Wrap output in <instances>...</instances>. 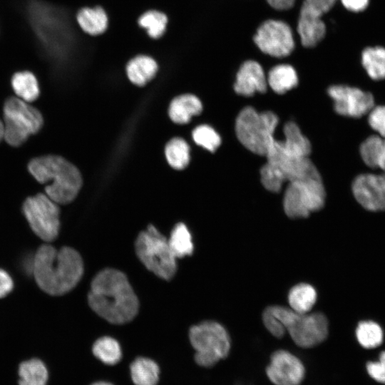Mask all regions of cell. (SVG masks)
<instances>
[{
  "mask_svg": "<svg viewBox=\"0 0 385 385\" xmlns=\"http://www.w3.org/2000/svg\"><path fill=\"white\" fill-rule=\"evenodd\" d=\"M88 302L98 315L115 324L133 319L139 307L138 297L127 277L115 269H105L95 276Z\"/></svg>",
  "mask_w": 385,
  "mask_h": 385,
  "instance_id": "1",
  "label": "cell"
},
{
  "mask_svg": "<svg viewBox=\"0 0 385 385\" xmlns=\"http://www.w3.org/2000/svg\"><path fill=\"white\" fill-rule=\"evenodd\" d=\"M83 262L73 248L56 250L43 245L33 258L32 274L39 288L46 293L59 296L73 289L81 279Z\"/></svg>",
  "mask_w": 385,
  "mask_h": 385,
  "instance_id": "2",
  "label": "cell"
},
{
  "mask_svg": "<svg viewBox=\"0 0 385 385\" xmlns=\"http://www.w3.org/2000/svg\"><path fill=\"white\" fill-rule=\"evenodd\" d=\"M28 169L38 183H51L46 186L45 192L58 205L72 202L82 186L78 168L60 155L34 158L29 161Z\"/></svg>",
  "mask_w": 385,
  "mask_h": 385,
  "instance_id": "3",
  "label": "cell"
},
{
  "mask_svg": "<svg viewBox=\"0 0 385 385\" xmlns=\"http://www.w3.org/2000/svg\"><path fill=\"white\" fill-rule=\"evenodd\" d=\"M267 309L300 347L316 346L328 335V321L322 313L300 314L282 306H271Z\"/></svg>",
  "mask_w": 385,
  "mask_h": 385,
  "instance_id": "4",
  "label": "cell"
},
{
  "mask_svg": "<svg viewBox=\"0 0 385 385\" xmlns=\"http://www.w3.org/2000/svg\"><path fill=\"white\" fill-rule=\"evenodd\" d=\"M277 124L278 118L274 113H259L252 107H245L236 118L235 132L247 149L266 156L275 140L274 133Z\"/></svg>",
  "mask_w": 385,
  "mask_h": 385,
  "instance_id": "5",
  "label": "cell"
},
{
  "mask_svg": "<svg viewBox=\"0 0 385 385\" xmlns=\"http://www.w3.org/2000/svg\"><path fill=\"white\" fill-rule=\"evenodd\" d=\"M136 255L143 265L165 280L171 279L176 273V257L168 240L153 225L139 233L135 243Z\"/></svg>",
  "mask_w": 385,
  "mask_h": 385,
  "instance_id": "6",
  "label": "cell"
},
{
  "mask_svg": "<svg viewBox=\"0 0 385 385\" xmlns=\"http://www.w3.org/2000/svg\"><path fill=\"white\" fill-rule=\"evenodd\" d=\"M189 339L195 350V361L200 366H213L229 354V334L216 322L205 321L192 326L189 331Z\"/></svg>",
  "mask_w": 385,
  "mask_h": 385,
  "instance_id": "7",
  "label": "cell"
},
{
  "mask_svg": "<svg viewBox=\"0 0 385 385\" xmlns=\"http://www.w3.org/2000/svg\"><path fill=\"white\" fill-rule=\"evenodd\" d=\"M3 111L4 138L13 147L21 145L43 126L41 112L18 97L8 98Z\"/></svg>",
  "mask_w": 385,
  "mask_h": 385,
  "instance_id": "8",
  "label": "cell"
},
{
  "mask_svg": "<svg viewBox=\"0 0 385 385\" xmlns=\"http://www.w3.org/2000/svg\"><path fill=\"white\" fill-rule=\"evenodd\" d=\"M325 196L319 173L291 181L284 195V212L290 218L307 217L324 206Z\"/></svg>",
  "mask_w": 385,
  "mask_h": 385,
  "instance_id": "9",
  "label": "cell"
},
{
  "mask_svg": "<svg viewBox=\"0 0 385 385\" xmlns=\"http://www.w3.org/2000/svg\"><path fill=\"white\" fill-rule=\"evenodd\" d=\"M23 213L32 231L42 240L50 242L58 237L60 210L46 194L27 197L23 204Z\"/></svg>",
  "mask_w": 385,
  "mask_h": 385,
  "instance_id": "10",
  "label": "cell"
},
{
  "mask_svg": "<svg viewBox=\"0 0 385 385\" xmlns=\"http://www.w3.org/2000/svg\"><path fill=\"white\" fill-rule=\"evenodd\" d=\"M337 1L304 0L297 24V31L303 46L314 47L324 38L326 25L321 18L333 7Z\"/></svg>",
  "mask_w": 385,
  "mask_h": 385,
  "instance_id": "11",
  "label": "cell"
},
{
  "mask_svg": "<svg viewBox=\"0 0 385 385\" xmlns=\"http://www.w3.org/2000/svg\"><path fill=\"white\" fill-rule=\"evenodd\" d=\"M253 39L262 52L273 57H286L294 48L290 26L279 20L270 19L264 21L258 27Z\"/></svg>",
  "mask_w": 385,
  "mask_h": 385,
  "instance_id": "12",
  "label": "cell"
},
{
  "mask_svg": "<svg viewBox=\"0 0 385 385\" xmlns=\"http://www.w3.org/2000/svg\"><path fill=\"white\" fill-rule=\"evenodd\" d=\"M334 101V108L339 115L359 118L374 106V98L368 91L344 85L330 86L327 90Z\"/></svg>",
  "mask_w": 385,
  "mask_h": 385,
  "instance_id": "13",
  "label": "cell"
},
{
  "mask_svg": "<svg viewBox=\"0 0 385 385\" xmlns=\"http://www.w3.org/2000/svg\"><path fill=\"white\" fill-rule=\"evenodd\" d=\"M266 374L274 385H300L305 369L295 355L286 350H278L272 354Z\"/></svg>",
  "mask_w": 385,
  "mask_h": 385,
  "instance_id": "14",
  "label": "cell"
},
{
  "mask_svg": "<svg viewBox=\"0 0 385 385\" xmlns=\"http://www.w3.org/2000/svg\"><path fill=\"white\" fill-rule=\"evenodd\" d=\"M352 191L357 202L365 209L385 210V172L358 175L353 181Z\"/></svg>",
  "mask_w": 385,
  "mask_h": 385,
  "instance_id": "15",
  "label": "cell"
},
{
  "mask_svg": "<svg viewBox=\"0 0 385 385\" xmlns=\"http://www.w3.org/2000/svg\"><path fill=\"white\" fill-rule=\"evenodd\" d=\"M284 138L274 140L267 155H276L287 158H307L311 152L309 140L294 122L287 123L283 128Z\"/></svg>",
  "mask_w": 385,
  "mask_h": 385,
  "instance_id": "16",
  "label": "cell"
},
{
  "mask_svg": "<svg viewBox=\"0 0 385 385\" xmlns=\"http://www.w3.org/2000/svg\"><path fill=\"white\" fill-rule=\"evenodd\" d=\"M267 81L261 65L255 61H247L240 66L234 84L235 92L244 96H251L256 92L264 93Z\"/></svg>",
  "mask_w": 385,
  "mask_h": 385,
  "instance_id": "17",
  "label": "cell"
},
{
  "mask_svg": "<svg viewBox=\"0 0 385 385\" xmlns=\"http://www.w3.org/2000/svg\"><path fill=\"white\" fill-rule=\"evenodd\" d=\"M202 109V103L196 96L185 94L173 100L169 108V115L173 122L185 124L190 121L192 116L200 114Z\"/></svg>",
  "mask_w": 385,
  "mask_h": 385,
  "instance_id": "18",
  "label": "cell"
},
{
  "mask_svg": "<svg viewBox=\"0 0 385 385\" xmlns=\"http://www.w3.org/2000/svg\"><path fill=\"white\" fill-rule=\"evenodd\" d=\"M130 376L135 385H157L160 379L158 364L151 359L138 357L130 366Z\"/></svg>",
  "mask_w": 385,
  "mask_h": 385,
  "instance_id": "19",
  "label": "cell"
},
{
  "mask_svg": "<svg viewBox=\"0 0 385 385\" xmlns=\"http://www.w3.org/2000/svg\"><path fill=\"white\" fill-rule=\"evenodd\" d=\"M158 70L156 62L147 56H138L131 59L126 66L130 81L137 86H144L155 75Z\"/></svg>",
  "mask_w": 385,
  "mask_h": 385,
  "instance_id": "20",
  "label": "cell"
},
{
  "mask_svg": "<svg viewBox=\"0 0 385 385\" xmlns=\"http://www.w3.org/2000/svg\"><path fill=\"white\" fill-rule=\"evenodd\" d=\"M359 150L367 166L385 171V138L371 135L361 144Z\"/></svg>",
  "mask_w": 385,
  "mask_h": 385,
  "instance_id": "21",
  "label": "cell"
},
{
  "mask_svg": "<svg viewBox=\"0 0 385 385\" xmlns=\"http://www.w3.org/2000/svg\"><path fill=\"white\" fill-rule=\"evenodd\" d=\"M78 25L90 35L103 33L108 26V17L105 11L99 6L83 8L76 16Z\"/></svg>",
  "mask_w": 385,
  "mask_h": 385,
  "instance_id": "22",
  "label": "cell"
},
{
  "mask_svg": "<svg viewBox=\"0 0 385 385\" xmlns=\"http://www.w3.org/2000/svg\"><path fill=\"white\" fill-rule=\"evenodd\" d=\"M267 83L275 93L282 94L297 86L298 77L292 66L281 64L270 71Z\"/></svg>",
  "mask_w": 385,
  "mask_h": 385,
  "instance_id": "23",
  "label": "cell"
},
{
  "mask_svg": "<svg viewBox=\"0 0 385 385\" xmlns=\"http://www.w3.org/2000/svg\"><path fill=\"white\" fill-rule=\"evenodd\" d=\"M11 86L18 98L29 103L36 100L40 94L38 81L30 71H19L14 74Z\"/></svg>",
  "mask_w": 385,
  "mask_h": 385,
  "instance_id": "24",
  "label": "cell"
},
{
  "mask_svg": "<svg viewBox=\"0 0 385 385\" xmlns=\"http://www.w3.org/2000/svg\"><path fill=\"white\" fill-rule=\"evenodd\" d=\"M317 300L315 289L310 284L301 283L294 286L288 294L290 308L300 314L308 313Z\"/></svg>",
  "mask_w": 385,
  "mask_h": 385,
  "instance_id": "25",
  "label": "cell"
},
{
  "mask_svg": "<svg viewBox=\"0 0 385 385\" xmlns=\"http://www.w3.org/2000/svg\"><path fill=\"white\" fill-rule=\"evenodd\" d=\"M19 376V385H46L48 377L45 364L38 359L21 362Z\"/></svg>",
  "mask_w": 385,
  "mask_h": 385,
  "instance_id": "26",
  "label": "cell"
},
{
  "mask_svg": "<svg viewBox=\"0 0 385 385\" xmlns=\"http://www.w3.org/2000/svg\"><path fill=\"white\" fill-rule=\"evenodd\" d=\"M361 63L369 76L375 81L385 78V48L367 47L361 53Z\"/></svg>",
  "mask_w": 385,
  "mask_h": 385,
  "instance_id": "27",
  "label": "cell"
},
{
  "mask_svg": "<svg viewBox=\"0 0 385 385\" xmlns=\"http://www.w3.org/2000/svg\"><path fill=\"white\" fill-rule=\"evenodd\" d=\"M93 355L107 365H115L122 357L121 347L117 340L111 337L98 339L92 347Z\"/></svg>",
  "mask_w": 385,
  "mask_h": 385,
  "instance_id": "28",
  "label": "cell"
},
{
  "mask_svg": "<svg viewBox=\"0 0 385 385\" xmlns=\"http://www.w3.org/2000/svg\"><path fill=\"white\" fill-rule=\"evenodd\" d=\"M168 242L176 259L190 255L193 252L192 236L186 225L182 222L173 227Z\"/></svg>",
  "mask_w": 385,
  "mask_h": 385,
  "instance_id": "29",
  "label": "cell"
},
{
  "mask_svg": "<svg viewBox=\"0 0 385 385\" xmlns=\"http://www.w3.org/2000/svg\"><path fill=\"white\" fill-rule=\"evenodd\" d=\"M356 336L359 343L366 349H374L383 342V330L376 322L362 321L356 329Z\"/></svg>",
  "mask_w": 385,
  "mask_h": 385,
  "instance_id": "30",
  "label": "cell"
},
{
  "mask_svg": "<svg viewBox=\"0 0 385 385\" xmlns=\"http://www.w3.org/2000/svg\"><path fill=\"white\" fill-rule=\"evenodd\" d=\"M165 155L171 167L182 170L189 163V146L183 139L175 138L166 145Z\"/></svg>",
  "mask_w": 385,
  "mask_h": 385,
  "instance_id": "31",
  "label": "cell"
},
{
  "mask_svg": "<svg viewBox=\"0 0 385 385\" xmlns=\"http://www.w3.org/2000/svg\"><path fill=\"white\" fill-rule=\"evenodd\" d=\"M167 21L166 16L158 11H147L138 19L139 25L145 28L149 36L153 38H158L163 34Z\"/></svg>",
  "mask_w": 385,
  "mask_h": 385,
  "instance_id": "32",
  "label": "cell"
},
{
  "mask_svg": "<svg viewBox=\"0 0 385 385\" xmlns=\"http://www.w3.org/2000/svg\"><path fill=\"white\" fill-rule=\"evenodd\" d=\"M192 138L197 145L210 152H214L221 143V139L217 133L207 125L195 128L192 132Z\"/></svg>",
  "mask_w": 385,
  "mask_h": 385,
  "instance_id": "33",
  "label": "cell"
},
{
  "mask_svg": "<svg viewBox=\"0 0 385 385\" xmlns=\"http://www.w3.org/2000/svg\"><path fill=\"white\" fill-rule=\"evenodd\" d=\"M368 122L373 130L385 138V106H374L369 113Z\"/></svg>",
  "mask_w": 385,
  "mask_h": 385,
  "instance_id": "34",
  "label": "cell"
},
{
  "mask_svg": "<svg viewBox=\"0 0 385 385\" xmlns=\"http://www.w3.org/2000/svg\"><path fill=\"white\" fill-rule=\"evenodd\" d=\"M367 372L375 381L385 384V351L381 352L377 361H369L366 364Z\"/></svg>",
  "mask_w": 385,
  "mask_h": 385,
  "instance_id": "35",
  "label": "cell"
},
{
  "mask_svg": "<svg viewBox=\"0 0 385 385\" xmlns=\"http://www.w3.org/2000/svg\"><path fill=\"white\" fill-rule=\"evenodd\" d=\"M14 287V282L11 276L4 270L0 269V298L6 297Z\"/></svg>",
  "mask_w": 385,
  "mask_h": 385,
  "instance_id": "36",
  "label": "cell"
},
{
  "mask_svg": "<svg viewBox=\"0 0 385 385\" xmlns=\"http://www.w3.org/2000/svg\"><path fill=\"white\" fill-rule=\"evenodd\" d=\"M343 6L349 11L359 12L368 6L369 0H340Z\"/></svg>",
  "mask_w": 385,
  "mask_h": 385,
  "instance_id": "37",
  "label": "cell"
},
{
  "mask_svg": "<svg viewBox=\"0 0 385 385\" xmlns=\"http://www.w3.org/2000/svg\"><path fill=\"white\" fill-rule=\"evenodd\" d=\"M273 9L283 11L293 7L295 0H266Z\"/></svg>",
  "mask_w": 385,
  "mask_h": 385,
  "instance_id": "38",
  "label": "cell"
},
{
  "mask_svg": "<svg viewBox=\"0 0 385 385\" xmlns=\"http://www.w3.org/2000/svg\"><path fill=\"white\" fill-rule=\"evenodd\" d=\"M4 138V123L0 119V142Z\"/></svg>",
  "mask_w": 385,
  "mask_h": 385,
  "instance_id": "39",
  "label": "cell"
},
{
  "mask_svg": "<svg viewBox=\"0 0 385 385\" xmlns=\"http://www.w3.org/2000/svg\"><path fill=\"white\" fill-rule=\"evenodd\" d=\"M91 385H113V384H112L110 382L101 381L95 382V383L92 384Z\"/></svg>",
  "mask_w": 385,
  "mask_h": 385,
  "instance_id": "40",
  "label": "cell"
}]
</instances>
